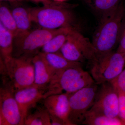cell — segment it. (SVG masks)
<instances>
[{"instance_id": "ac0fdd59", "label": "cell", "mask_w": 125, "mask_h": 125, "mask_svg": "<svg viewBox=\"0 0 125 125\" xmlns=\"http://www.w3.org/2000/svg\"><path fill=\"white\" fill-rule=\"evenodd\" d=\"M24 125H51L50 115L44 106L37 108L25 117Z\"/></svg>"}, {"instance_id": "cb8c5ba5", "label": "cell", "mask_w": 125, "mask_h": 125, "mask_svg": "<svg viewBox=\"0 0 125 125\" xmlns=\"http://www.w3.org/2000/svg\"><path fill=\"white\" fill-rule=\"evenodd\" d=\"M116 52L124 54L125 53V16L122 23V27Z\"/></svg>"}, {"instance_id": "9c48e42d", "label": "cell", "mask_w": 125, "mask_h": 125, "mask_svg": "<svg viewBox=\"0 0 125 125\" xmlns=\"http://www.w3.org/2000/svg\"><path fill=\"white\" fill-rule=\"evenodd\" d=\"M102 85L90 109L109 117H118L119 98L117 90L110 83Z\"/></svg>"}, {"instance_id": "d4e9b609", "label": "cell", "mask_w": 125, "mask_h": 125, "mask_svg": "<svg viewBox=\"0 0 125 125\" xmlns=\"http://www.w3.org/2000/svg\"><path fill=\"white\" fill-rule=\"evenodd\" d=\"M50 116L51 125H66L64 121L60 118L50 115Z\"/></svg>"}, {"instance_id": "4316f807", "label": "cell", "mask_w": 125, "mask_h": 125, "mask_svg": "<svg viewBox=\"0 0 125 125\" xmlns=\"http://www.w3.org/2000/svg\"><path fill=\"white\" fill-rule=\"evenodd\" d=\"M55 0L57 1H60V2H61V1L62 0Z\"/></svg>"}, {"instance_id": "5b68a950", "label": "cell", "mask_w": 125, "mask_h": 125, "mask_svg": "<svg viewBox=\"0 0 125 125\" xmlns=\"http://www.w3.org/2000/svg\"><path fill=\"white\" fill-rule=\"evenodd\" d=\"M70 27L56 29H42L30 30L14 38L12 56L18 57L23 55L34 56L53 37Z\"/></svg>"}, {"instance_id": "6da1fadb", "label": "cell", "mask_w": 125, "mask_h": 125, "mask_svg": "<svg viewBox=\"0 0 125 125\" xmlns=\"http://www.w3.org/2000/svg\"><path fill=\"white\" fill-rule=\"evenodd\" d=\"M125 16L123 1L114 10L102 15L92 41L97 57L113 51L118 44Z\"/></svg>"}, {"instance_id": "277c9868", "label": "cell", "mask_w": 125, "mask_h": 125, "mask_svg": "<svg viewBox=\"0 0 125 125\" xmlns=\"http://www.w3.org/2000/svg\"><path fill=\"white\" fill-rule=\"evenodd\" d=\"M94 83L92 75L82 66L55 72L47 85L43 99L53 94L63 93L71 94Z\"/></svg>"}, {"instance_id": "484cf974", "label": "cell", "mask_w": 125, "mask_h": 125, "mask_svg": "<svg viewBox=\"0 0 125 125\" xmlns=\"http://www.w3.org/2000/svg\"><path fill=\"white\" fill-rule=\"evenodd\" d=\"M24 0H0V1H10V2H18V1H22Z\"/></svg>"}, {"instance_id": "83f0119b", "label": "cell", "mask_w": 125, "mask_h": 125, "mask_svg": "<svg viewBox=\"0 0 125 125\" xmlns=\"http://www.w3.org/2000/svg\"><path fill=\"white\" fill-rule=\"evenodd\" d=\"M36 0V1H42V0Z\"/></svg>"}, {"instance_id": "8fae6325", "label": "cell", "mask_w": 125, "mask_h": 125, "mask_svg": "<svg viewBox=\"0 0 125 125\" xmlns=\"http://www.w3.org/2000/svg\"><path fill=\"white\" fill-rule=\"evenodd\" d=\"M47 87H41L34 84L14 92L15 98L19 106L24 122L30 109L43 99Z\"/></svg>"}, {"instance_id": "d6986e66", "label": "cell", "mask_w": 125, "mask_h": 125, "mask_svg": "<svg viewBox=\"0 0 125 125\" xmlns=\"http://www.w3.org/2000/svg\"><path fill=\"white\" fill-rule=\"evenodd\" d=\"M75 27H70L65 31L53 37L41 49V52L46 53L60 51L61 48L67 40L70 32Z\"/></svg>"}, {"instance_id": "30bf717a", "label": "cell", "mask_w": 125, "mask_h": 125, "mask_svg": "<svg viewBox=\"0 0 125 125\" xmlns=\"http://www.w3.org/2000/svg\"><path fill=\"white\" fill-rule=\"evenodd\" d=\"M0 125H24L13 92L4 86L0 89Z\"/></svg>"}, {"instance_id": "603a6c76", "label": "cell", "mask_w": 125, "mask_h": 125, "mask_svg": "<svg viewBox=\"0 0 125 125\" xmlns=\"http://www.w3.org/2000/svg\"><path fill=\"white\" fill-rule=\"evenodd\" d=\"M117 92L119 98L118 117L125 125V94L120 91Z\"/></svg>"}, {"instance_id": "ffe728a7", "label": "cell", "mask_w": 125, "mask_h": 125, "mask_svg": "<svg viewBox=\"0 0 125 125\" xmlns=\"http://www.w3.org/2000/svg\"><path fill=\"white\" fill-rule=\"evenodd\" d=\"M94 11L102 15L111 11L122 2V0H84Z\"/></svg>"}, {"instance_id": "7a4b0ae2", "label": "cell", "mask_w": 125, "mask_h": 125, "mask_svg": "<svg viewBox=\"0 0 125 125\" xmlns=\"http://www.w3.org/2000/svg\"><path fill=\"white\" fill-rule=\"evenodd\" d=\"M34 56H12L5 60L0 58V72L3 86L14 93L18 90L33 85L34 72L32 58Z\"/></svg>"}, {"instance_id": "7c38bea8", "label": "cell", "mask_w": 125, "mask_h": 125, "mask_svg": "<svg viewBox=\"0 0 125 125\" xmlns=\"http://www.w3.org/2000/svg\"><path fill=\"white\" fill-rule=\"evenodd\" d=\"M70 94H53L43 99V106L51 115L62 120L66 125H72L69 120Z\"/></svg>"}, {"instance_id": "2e32d148", "label": "cell", "mask_w": 125, "mask_h": 125, "mask_svg": "<svg viewBox=\"0 0 125 125\" xmlns=\"http://www.w3.org/2000/svg\"><path fill=\"white\" fill-rule=\"evenodd\" d=\"M82 125H124L119 117H111L90 109L85 115Z\"/></svg>"}, {"instance_id": "8992f818", "label": "cell", "mask_w": 125, "mask_h": 125, "mask_svg": "<svg viewBox=\"0 0 125 125\" xmlns=\"http://www.w3.org/2000/svg\"><path fill=\"white\" fill-rule=\"evenodd\" d=\"M91 74L97 84L110 83L120 74L125 65L124 54L112 51L93 61Z\"/></svg>"}, {"instance_id": "5bb4252c", "label": "cell", "mask_w": 125, "mask_h": 125, "mask_svg": "<svg viewBox=\"0 0 125 125\" xmlns=\"http://www.w3.org/2000/svg\"><path fill=\"white\" fill-rule=\"evenodd\" d=\"M34 67L35 85L47 87L51 81L52 72L48 67L39 52L32 58Z\"/></svg>"}, {"instance_id": "52a82bcc", "label": "cell", "mask_w": 125, "mask_h": 125, "mask_svg": "<svg viewBox=\"0 0 125 125\" xmlns=\"http://www.w3.org/2000/svg\"><path fill=\"white\" fill-rule=\"evenodd\" d=\"M60 52L67 60L82 63L87 61L93 62L97 58L92 42L75 28L70 32Z\"/></svg>"}, {"instance_id": "3957f363", "label": "cell", "mask_w": 125, "mask_h": 125, "mask_svg": "<svg viewBox=\"0 0 125 125\" xmlns=\"http://www.w3.org/2000/svg\"><path fill=\"white\" fill-rule=\"evenodd\" d=\"M42 2L43 6L29 9L32 22L47 29L74 27L75 18L71 9L77 5L48 0Z\"/></svg>"}, {"instance_id": "f1b7e54d", "label": "cell", "mask_w": 125, "mask_h": 125, "mask_svg": "<svg viewBox=\"0 0 125 125\" xmlns=\"http://www.w3.org/2000/svg\"><path fill=\"white\" fill-rule=\"evenodd\" d=\"M124 57H125V54H124Z\"/></svg>"}, {"instance_id": "44dd1931", "label": "cell", "mask_w": 125, "mask_h": 125, "mask_svg": "<svg viewBox=\"0 0 125 125\" xmlns=\"http://www.w3.org/2000/svg\"><path fill=\"white\" fill-rule=\"evenodd\" d=\"M0 23L13 34L14 38L17 36L18 30L11 10L5 5L0 4Z\"/></svg>"}, {"instance_id": "7402d4cb", "label": "cell", "mask_w": 125, "mask_h": 125, "mask_svg": "<svg viewBox=\"0 0 125 125\" xmlns=\"http://www.w3.org/2000/svg\"><path fill=\"white\" fill-rule=\"evenodd\" d=\"M110 83L117 91L125 94V68L116 78Z\"/></svg>"}, {"instance_id": "4fadbf2b", "label": "cell", "mask_w": 125, "mask_h": 125, "mask_svg": "<svg viewBox=\"0 0 125 125\" xmlns=\"http://www.w3.org/2000/svg\"><path fill=\"white\" fill-rule=\"evenodd\" d=\"M43 60L52 73L72 67L82 66V63L69 60L65 57L60 51L46 53L40 52Z\"/></svg>"}, {"instance_id": "e0dca14e", "label": "cell", "mask_w": 125, "mask_h": 125, "mask_svg": "<svg viewBox=\"0 0 125 125\" xmlns=\"http://www.w3.org/2000/svg\"><path fill=\"white\" fill-rule=\"evenodd\" d=\"M14 40L13 34L0 23V52L3 60L13 56Z\"/></svg>"}, {"instance_id": "ba28073f", "label": "cell", "mask_w": 125, "mask_h": 125, "mask_svg": "<svg viewBox=\"0 0 125 125\" xmlns=\"http://www.w3.org/2000/svg\"><path fill=\"white\" fill-rule=\"evenodd\" d=\"M98 90L96 83L70 94L69 120L72 125L83 124L86 113L93 105Z\"/></svg>"}, {"instance_id": "9a60e30c", "label": "cell", "mask_w": 125, "mask_h": 125, "mask_svg": "<svg viewBox=\"0 0 125 125\" xmlns=\"http://www.w3.org/2000/svg\"><path fill=\"white\" fill-rule=\"evenodd\" d=\"M11 11L18 29V33L16 36L30 31L32 22L29 9L18 6L14 8Z\"/></svg>"}]
</instances>
